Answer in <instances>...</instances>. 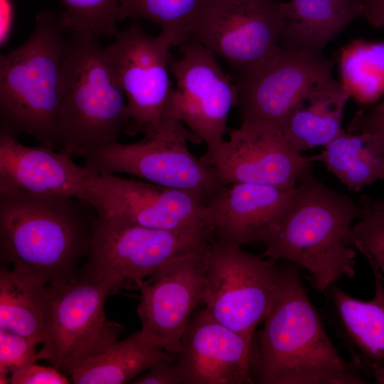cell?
Returning a JSON list of instances; mask_svg holds the SVG:
<instances>
[{
    "label": "cell",
    "instance_id": "277c9868",
    "mask_svg": "<svg viewBox=\"0 0 384 384\" xmlns=\"http://www.w3.org/2000/svg\"><path fill=\"white\" fill-rule=\"evenodd\" d=\"M66 31L50 9L36 15L34 29L0 56V132L32 136L53 149L61 102Z\"/></svg>",
    "mask_w": 384,
    "mask_h": 384
},
{
    "label": "cell",
    "instance_id": "d6a6232c",
    "mask_svg": "<svg viewBox=\"0 0 384 384\" xmlns=\"http://www.w3.org/2000/svg\"><path fill=\"white\" fill-rule=\"evenodd\" d=\"M176 359L159 361L137 377L134 384H182L183 380Z\"/></svg>",
    "mask_w": 384,
    "mask_h": 384
},
{
    "label": "cell",
    "instance_id": "52a82bcc",
    "mask_svg": "<svg viewBox=\"0 0 384 384\" xmlns=\"http://www.w3.org/2000/svg\"><path fill=\"white\" fill-rule=\"evenodd\" d=\"M211 228L160 230L97 215L90 250L78 279L104 281L117 292L137 283L167 261L210 241Z\"/></svg>",
    "mask_w": 384,
    "mask_h": 384
},
{
    "label": "cell",
    "instance_id": "3957f363",
    "mask_svg": "<svg viewBox=\"0 0 384 384\" xmlns=\"http://www.w3.org/2000/svg\"><path fill=\"white\" fill-rule=\"evenodd\" d=\"M361 207L324 184L312 165L299 177L284 216L263 243V256L305 269L323 292L342 277L353 278L356 249L347 242Z\"/></svg>",
    "mask_w": 384,
    "mask_h": 384
},
{
    "label": "cell",
    "instance_id": "7c38bea8",
    "mask_svg": "<svg viewBox=\"0 0 384 384\" xmlns=\"http://www.w3.org/2000/svg\"><path fill=\"white\" fill-rule=\"evenodd\" d=\"M180 48L181 57L169 62L176 87L165 117L181 121L206 144V154L211 155L224 141L229 112L238 103L239 88L208 48L194 41Z\"/></svg>",
    "mask_w": 384,
    "mask_h": 384
},
{
    "label": "cell",
    "instance_id": "4fadbf2b",
    "mask_svg": "<svg viewBox=\"0 0 384 384\" xmlns=\"http://www.w3.org/2000/svg\"><path fill=\"white\" fill-rule=\"evenodd\" d=\"M209 242L167 261L137 285L141 292L137 309L140 331L173 355L205 294Z\"/></svg>",
    "mask_w": 384,
    "mask_h": 384
},
{
    "label": "cell",
    "instance_id": "30bf717a",
    "mask_svg": "<svg viewBox=\"0 0 384 384\" xmlns=\"http://www.w3.org/2000/svg\"><path fill=\"white\" fill-rule=\"evenodd\" d=\"M281 0H208L190 41L221 58L242 80L281 49Z\"/></svg>",
    "mask_w": 384,
    "mask_h": 384
},
{
    "label": "cell",
    "instance_id": "9c48e42d",
    "mask_svg": "<svg viewBox=\"0 0 384 384\" xmlns=\"http://www.w3.org/2000/svg\"><path fill=\"white\" fill-rule=\"evenodd\" d=\"M206 262L205 309L252 341L274 297L281 265L218 238L209 242Z\"/></svg>",
    "mask_w": 384,
    "mask_h": 384
},
{
    "label": "cell",
    "instance_id": "4316f807",
    "mask_svg": "<svg viewBox=\"0 0 384 384\" xmlns=\"http://www.w3.org/2000/svg\"><path fill=\"white\" fill-rule=\"evenodd\" d=\"M208 0H121L118 21H149L168 36L173 46L190 41L196 21Z\"/></svg>",
    "mask_w": 384,
    "mask_h": 384
},
{
    "label": "cell",
    "instance_id": "836d02e7",
    "mask_svg": "<svg viewBox=\"0 0 384 384\" xmlns=\"http://www.w3.org/2000/svg\"><path fill=\"white\" fill-rule=\"evenodd\" d=\"M359 17L373 27L384 29V0H357Z\"/></svg>",
    "mask_w": 384,
    "mask_h": 384
},
{
    "label": "cell",
    "instance_id": "f546056e",
    "mask_svg": "<svg viewBox=\"0 0 384 384\" xmlns=\"http://www.w3.org/2000/svg\"><path fill=\"white\" fill-rule=\"evenodd\" d=\"M38 344L26 336L0 329V374L11 375L14 370L37 362Z\"/></svg>",
    "mask_w": 384,
    "mask_h": 384
},
{
    "label": "cell",
    "instance_id": "5bb4252c",
    "mask_svg": "<svg viewBox=\"0 0 384 384\" xmlns=\"http://www.w3.org/2000/svg\"><path fill=\"white\" fill-rule=\"evenodd\" d=\"M223 185L245 183L293 188L313 163L294 150L277 126L242 119L211 155L201 158Z\"/></svg>",
    "mask_w": 384,
    "mask_h": 384
},
{
    "label": "cell",
    "instance_id": "4dcf8cb0",
    "mask_svg": "<svg viewBox=\"0 0 384 384\" xmlns=\"http://www.w3.org/2000/svg\"><path fill=\"white\" fill-rule=\"evenodd\" d=\"M71 380L53 366L33 363L11 374V384H68Z\"/></svg>",
    "mask_w": 384,
    "mask_h": 384
},
{
    "label": "cell",
    "instance_id": "8fae6325",
    "mask_svg": "<svg viewBox=\"0 0 384 384\" xmlns=\"http://www.w3.org/2000/svg\"><path fill=\"white\" fill-rule=\"evenodd\" d=\"M105 47L127 99L130 136L157 129L167 112L174 90L169 73L171 40L153 36L137 23L117 31Z\"/></svg>",
    "mask_w": 384,
    "mask_h": 384
},
{
    "label": "cell",
    "instance_id": "7402d4cb",
    "mask_svg": "<svg viewBox=\"0 0 384 384\" xmlns=\"http://www.w3.org/2000/svg\"><path fill=\"white\" fill-rule=\"evenodd\" d=\"M282 11V45L316 53L359 17L357 0H289Z\"/></svg>",
    "mask_w": 384,
    "mask_h": 384
},
{
    "label": "cell",
    "instance_id": "603a6c76",
    "mask_svg": "<svg viewBox=\"0 0 384 384\" xmlns=\"http://www.w3.org/2000/svg\"><path fill=\"white\" fill-rule=\"evenodd\" d=\"M176 358L139 331L90 357L69 376L75 384L131 383L159 361Z\"/></svg>",
    "mask_w": 384,
    "mask_h": 384
},
{
    "label": "cell",
    "instance_id": "ac0fdd59",
    "mask_svg": "<svg viewBox=\"0 0 384 384\" xmlns=\"http://www.w3.org/2000/svg\"><path fill=\"white\" fill-rule=\"evenodd\" d=\"M70 156L62 150L23 145L0 132V192L68 196L88 203L94 173Z\"/></svg>",
    "mask_w": 384,
    "mask_h": 384
},
{
    "label": "cell",
    "instance_id": "1f68e13d",
    "mask_svg": "<svg viewBox=\"0 0 384 384\" xmlns=\"http://www.w3.org/2000/svg\"><path fill=\"white\" fill-rule=\"evenodd\" d=\"M348 132L375 135L384 146V101L358 111L350 123Z\"/></svg>",
    "mask_w": 384,
    "mask_h": 384
},
{
    "label": "cell",
    "instance_id": "cb8c5ba5",
    "mask_svg": "<svg viewBox=\"0 0 384 384\" xmlns=\"http://www.w3.org/2000/svg\"><path fill=\"white\" fill-rule=\"evenodd\" d=\"M308 157L313 164L322 163L350 191L384 178V146L368 133L342 129L321 153Z\"/></svg>",
    "mask_w": 384,
    "mask_h": 384
},
{
    "label": "cell",
    "instance_id": "f1b7e54d",
    "mask_svg": "<svg viewBox=\"0 0 384 384\" xmlns=\"http://www.w3.org/2000/svg\"><path fill=\"white\" fill-rule=\"evenodd\" d=\"M64 11L59 14L67 31H86L94 35L114 36L121 0H60Z\"/></svg>",
    "mask_w": 384,
    "mask_h": 384
},
{
    "label": "cell",
    "instance_id": "83f0119b",
    "mask_svg": "<svg viewBox=\"0 0 384 384\" xmlns=\"http://www.w3.org/2000/svg\"><path fill=\"white\" fill-rule=\"evenodd\" d=\"M361 216L348 234L347 242L363 255L372 271L384 281V199L363 196Z\"/></svg>",
    "mask_w": 384,
    "mask_h": 384
},
{
    "label": "cell",
    "instance_id": "ffe728a7",
    "mask_svg": "<svg viewBox=\"0 0 384 384\" xmlns=\"http://www.w3.org/2000/svg\"><path fill=\"white\" fill-rule=\"evenodd\" d=\"M294 187L245 183L221 186L206 203L213 231L218 238L240 246L263 242L287 211Z\"/></svg>",
    "mask_w": 384,
    "mask_h": 384
},
{
    "label": "cell",
    "instance_id": "6da1fadb",
    "mask_svg": "<svg viewBox=\"0 0 384 384\" xmlns=\"http://www.w3.org/2000/svg\"><path fill=\"white\" fill-rule=\"evenodd\" d=\"M297 267L289 262L281 265L274 297L262 327L252 338L250 368L254 383H368L335 348Z\"/></svg>",
    "mask_w": 384,
    "mask_h": 384
},
{
    "label": "cell",
    "instance_id": "e575fe53",
    "mask_svg": "<svg viewBox=\"0 0 384 384\" xmlns=\"http://www.w3.org/2000/svg\"><path fill=\"white\" fill-rule=\"evenodd\" d=\"M15 17L14 0H0V46L7 44L11 37Z\"/></svg>",
    "mask_w": 384,
    "mask_h": 384
},
{
    "label": "cell",
    "instance_id": "ba28073f",
    "mask_svg": "<svg viewBox=\"0 0 384 384\" xmlns=\"http://www.w3.org/2000/svg\"><path fill=\"white\" fill-rule=\"evenodd\" d=\"M112 284L80 279L46 284L42 292L43 334L38 360L68 375L85 360L118 340L122 325L106 319Z\"/></svg>",
    "mask_w": 384,
    "mask_h": 384
},
{
    "label": "cell",
    "instance_id": "9a60e30c",
    "mask_svg": "<svg viewBox=\"0 0 384 384\" xmlns=\"http://www.w3.org/2000/svg\"><path fill=\"white\" fill-rule=\"evenodd\" d=\"M89 193L88 203L99 215L160 230H213L206 203L183 191L114 174H94Z\"/></svg>",
    "mask_w": 384,
    "mask_h": 384
},
{
    "label": "cell",
    "instance_id": "d6986e66",
    "mask_svg": "<svg viewBox=\"0 0 384 384\" xmlns=\"http://www.w3.org/2000/svg\"><path fill=\"white\" fill-rule=\"evenodd\" d=\"M372 299L361 300L331 284L322 293L324 312L350 361L377 383H384V281L376 271Z\"/></svg>",
    "mask_w": 384,
    "mask_h": 384
},
{
    "label": "cell",
    "instance_id": "d4e9b609",
    "mask_svg": "<svg viewBox=\"0 0 384 384\" xmlns=\"http://www.w3.org/2000/svg\"><path fill=\"white\" fill-rule=\"evenodd\" d=\"M40 276L0 268V329L43 341L42 292L46 284Z\"/></svg>",
    "mask_w": 384,
    "mask_h": 384
},
{
    "label": "cell",
    "instance_id": "5b68a950",
    "mask_svg": "<svg viewBox=\"0 0 384 384\" xmlns=\"http://www.w3.org/2000/svg\"><path fill=\"white\" fill-rule=\"evenodd\" d=\"M66 33L56 144L78 156L117 142L127 133L129 118L105 47L92 33Z\"/></svg>",
    "mask_w": 384,
    "mask_h": 384
},
{
    "label": "cell",
    "instance_id": "e0dca14e",
    "mask_svg": "<svg viewBox=\"0 0 384 384\" xmlns=\"http://www.w3.org/2000/svg\"><path fill=\"white\" fill-rule=\"evenodd\" d=\"M252 341L197 312L183 335L176 363L183 384H253Z\"/></svg>",
    "mask_w": 384,
    "mask_h": 384
},
{
    "label": "cell",
    "instance_id": "2e32d148",
    "mask_svg": "<svg viewBox=\"0 0 384 384\" xmlns=\"http://www.w3.org/2000/svg\"><path fill=\"white\" fill-rule=\"evenodd\" d=\"M334 61L322 53L282 46L247 78L237 82L242 119L282 128L298 101L317 84L332 78Z\"/></svg>",
    "mask_w": 384,
    "mask_h": 384
},
{
    "label": "cell",
    "instance_id": "7a4b0ae2",
    "mask_svg": "<svg viewBox=\"0 0 384 384\" xmlns=\"http://www.w3.org/2000/svg\"><path fill=\"white\" fill-rule=\"evenodd\" d=\"M97 213L68 196L0 192V257L11 269L46 283L78 279Z\"/></svg>",
    "mask_w": 384,
    "mask_h": 384
},
{
    "label": "cell",
    "instance_id": "44dd1931",
    "mask_svg": "<svg viewBox=\"0 0 384 384\" xmlns=\"http://www.w3.org/2000/svg\"><path fill=\"white\" fill-rule=\"evenodd\" d=\"M350 96L333 77L308 91L294 106L281 130L291 147L303 151L325 146L343 129V110Z\"/></svg>",
    "mask_w": 384,
    "mask_h": 384
},
{
    "label": "cell",
    "instance_id": "484cf974",
    "mask_svg": "<svg viewBox=\"0 0 384 384\" xmlns=\"http://www.w3.org/2000/svg\"><path fill=\"white\" fill-rule=\"evenodd\" d=\"M341 82L359 104H374L384 95V41L356 39L340 50Z\"/></svg>",
    "mask_w": 384,
    "mask_h": 384
},
{
    "label": "cell",
    "instance_id": "8992f818",
    "mask_svg": "<svg viewBox=\"0 0 384 384\" xmlns=\"http://www.w3.org/2000/svg\"><path fill=\"white\" fill-rule=\"evenodd\" d=\"M131 144L118 142L81 152L85 167L102 174H127L195 195L204 203L222 186L213 170L189 150L201 142L178 119L166 117L160 127Z\"/></svg>",
    "mask_w": 384,
    "mask_h": 384
}]
</instances>
